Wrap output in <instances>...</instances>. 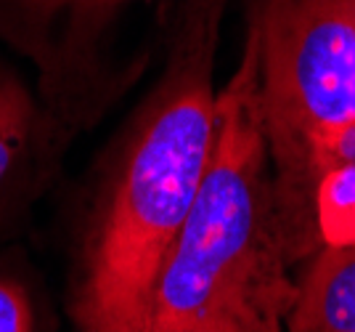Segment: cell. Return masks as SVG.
Returning <instances> with one entry per match:
<instances>
[{"instance_id":"obj_1","label":"cell","mask_w":355,"mask_h":332,"mask_svg":"<svg viewBox=\"0 0 355 332\" xmlns=\"http://www.w3.org/2000/svg\"><path fill=\"white\" fill-rule=\"evenodd\" d=\"M231 0H178L162 72L109 157L77 250L83 332H144L162 263L207 170L215 56Z\"/></svg>"},{"instance_id":"obj_2","label":"cell","mask_w":355,"mask_h":332,"mask_svg":"<svg viewBox=\"0 0 355 332\" xmlns=\"http://www.w3.org/2000/svg\"><path fill=\"white\" fill-rule=\"evenodd\" d=\"M295 298L250 22L239 64L218 91L205 179L164 258L144 332H284Z\"/></svg>"},{"instance_id":"obj_3","label":"cell","mask_w":355,"mask_h":332,"mask_svg":"<svg viewBox=\"0 0 355 332\" xmlns=\"http://www.w3.org/2000/svg\"><path fill=\"white\" fill-rule=\"evenodd\" d=\"M133 0H0V48L30 67L37 88L74 133L101 104L109 80L101 53Z\"/></svg>"},{"instance_id":"obj_4","label":"cell","mask_w":355,"mask_h":332,"mask_svg":"<svg viewBox=\"0 0 355 332\" xmlns=\"http://www.w3.org/2000/svg\"><path fill=\"white\" fill-rule=\"evenodd\" d=\"M69 141L72 131L48 106L35 77L0 48V247L30 224Z\"/></svg>"},{"instance_id":"obj_5","label":"cell","mask_w":355,"mask_h":332,"mask_svg":"<svg viewBox=\"0 0 355 332\" xmlns=\"http://www.w3.org/2000/svg\"><path fill=\"white\" fill-rule=\"evenodd\" d=\"M284 332H355V242L308 258Z\"/></svg>"},{"instance_id":"obj_6","label":"cell","mask_w":355,"mask_h":332,"mask_svg":"<svg viewBox=\"0 0 355 332\" xmlns=\"http://www.w3.org/2000/svg\"><path fill=\"white\" fill-rule=\"evenodd\" d=\"M0 332H40V301L30 263L14 247H0Z\"/></svg>"}]
</instances>
